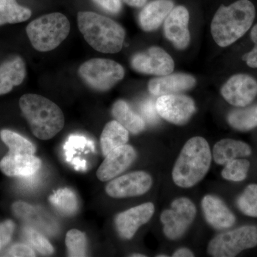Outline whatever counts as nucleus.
<instances>
[{"label":"nucleus","instance_id":"f257e3e1","mask_svg":"<svg viewBox=\"0 0 257 257\" xmlns=\"http://www.w3.org/2000/svg\"><path fill=\"white\" fill-rule=\"evenodd\" d=\"M256 16L254 6L249 0H238L229 6H221L211 24V32L221 47L229 46L251 28Z\"/></svg>","mask_w":257,"mask_h":257},{"label":"nucleus","instance_id":"f03ea898","mask_svg":"<svg viewBox=\"0 0 257 257\" xmlns=\"http://www.w3.org/2000/svg\"><path fill=\"white\" fill-rule=\"evenodd\" d=\"M211 153L207 140L194 137L186 143L176 161L172 179L182 188L194 187L204 179L210 168Z\"/></svg>","mask_w":257,"mask_h":257},{"label":"nucleus","instance_id":"7ed1b4c3","mask_svg":"<svg viewBox=\"0 0 257 257\" xmlns=\"http://www.w3.org/2000/svg\"><path fill=\"white\" fill-rule=\"evenodd\" d=\"M20 106L37 138L48 140L60 133L64 126L62 109L46 97L26 94L20 99Z\"/></svg>","mask_w":257,"mask_h":257},{"label":"nucleus","instance_id":"20e7f679","mask_svg":"<svg viewBox=\"0 0 257 257\" xmlns=\"http://www.w3.org/2000/svg\"><path fill=\"white\" fill-rule=\"evenodd\" d=\"M77 23L87 43L102 53H117L122 49L124 28L114 20L92 12H79Z\"/></svg>","mask_w":257,"mask_h":257},{"label":"nucleus","instance_id":"39448f33","mask_svg":"<svg viewBox=\"0 0 257 257\" xmlns=\"http://www.w3.org/2000/svg\"><path fill=\"white\" fill-rule=\"evenodd\" d=\"M70 23L62 13H51L33 20L27 27L32 46L39 52L55 50L68 37Z\"/></svg>","mask_w":257,"mask_h":257},{"label":"nucleus","instance_id":"423d86ee","mask_svg":"<svg viewBox=\"0 0 257 257\" xmlns=\"http://www.w3.org/2000/svg\"><path fill=\"white\" fill-rule=\"evenodd\" d=\"M257 246V227L243 226L221 233L208 245L207 253L214 257H233Z\"/></svg>","mask_w":257,"mask_h":257},{"label":"nucleus","instance_id":"0eeeda50","mask_svg":"<svg viewBox=\"0 0 257 257\" xmlns=\"http://www.w3.org/2000/svg\"><path fill=\"white\" fill-rule=\"evenodd\" d=\"M121 64L107 59H92L83 63L79 74L84 82L98 91H107L124 77Z\"/></svg>","mask_w":257,"mask_h":257},{"label":"nucleus","instance_id":"6e6552de","mask_svg":"<svg viewBox=\"0 0 257 257\" xmlns=\"http://www.w3.org/2000/svg\"><path fill=\"white\" fill-rule=\"evenodd\" d=\"M197 209L194 203L186 197L176 199L171 208L162 213L160 220L164 225L165 236L176 240L183 236L195 219Z\"/></svg>","mask_w":257,"mask_h":257},{"label":"nucleus","instance_id":"1a4fd4ad","mask_svg":"<svg viewBox=\"0 0 257 257\" xmlns=\"http://www.w3.org/2000/svg\"><path fill=\"white\" fill-rule=\"evenodd\" d=\"M157 112L161 117L177 125L186 124L196 110L192 98L183 94H165L160 96L156 103Z\"/></svg>","mask_w":257,"mask_h":257},{"label":"nucleus","instance_id":"9d476101","mask_svg":"<svg viewBox=\"0 0 257 257\" xmlns=\"http://www.w3.org/2000/svg\"><path fill=\"white\" fill-rule=\"evenodd\" d=\"M132 67L142 74L165 76L172 73L175 69V62L163 49L158 47L151 48L134 55Z\"/></svg>","mask_w":257,"mask_h":257},{"label":"nucleus","instance_id":"9b49d317","mask_svg":"<svg viewBox=\"0 0 257 257\" xmlns=\"http://www.w3.org/2000/svg\"><path fill=\"white\" fill-rule=\"evenodd\" d=\"M152 182L150 174L138 171L111 181L106 185V192L109 197L116 199L138 197L148 192Z\"/></svg>","mask_w":257,"mask_h":257},{"label":"nucleus","instance_id":"f8f14e48","mask_svg":"<svg viewBox=\"0 0 257 257\" xmlns=\"http://www.w3.org/2000/svg\"><path fill=\"white\" fill-rule=\"evenodd\" d=\"M221 94L231 105L244 107L257 96V81L248 74H235L221 87Z\"/></svg>","mask_w":257,"mask_h":257},{"label":"nucleus","instance_id":"ddd939ff","mask_svg":"<svg viewBox=\"0 0 257 257\" xmlns=\"http://www.w3.org/2000/svg\"><path fill=\"white\" fill-rule=\"evenodd\" d=\"M155 210V205L147 202L118 214L114 223L120 236L125 239H132L139 228L151 219Z\"/></svg>","mask_w":257,"mask_h":257},{"label":"nucleus","instance_id":"4468645a","mask_svg":"<svg viewBox=\"0 0 257 257\" xmlns=\"http://www.w3.org/2000/svg\"><path fill=\"white\" fill-rule=\"evenodd\" d=\"M189 22V13L184 6L173 8L165 20L164 33L166 38L178 50H184L189 46L190 42Z\"/></svg>","mask_w":257,"mask_h":257},{"label":"nucleus","instance_id":"2eb2a0df","mask_svg":"<svg viewBox=\"0 0 257 257\" xmlns=\"http://www.w3.org/2000/svg\"><path fill=\"white\" fill-rule=\"evenodd\" d=\"M136 158L137 152L131 145L118 147L106 155L96 172V177L101 182L111 180L127 170Z\"/></svg>","mask_w":257,"mask_h":257},{"label":"nucleus","instance_id":"dca6fc26","mask_svg":"<svg viewBox=\"0 0 257 257\" xmlns=\"http://www.w3.org/2000/svg\"><path fill=\"white\" fill-rule=\"evenodd\" d=\"M196 79L190 74H169L152 79L148 84V89L155 96L177 94L185 92L194 87Z\"/></svg>","mask_w":257,"mask_h":257},{"label":"nucleus","instance_id":"f3484780","mask_svg":"<svg viewBox=\"0 0 257 257\" xmlns=\"http://www.w3.org/2000/svg\"><path fill=\"white\" fill-rule=\"evenodd\" d=\"M202 207L206 221L216 229L231 227L236 221L234 214L220 198L206 195L202 201Z\"/></svg>","mask_w":257,"mask_h":257},{"label":"nucleus","instance_id":"a211bd4d","mask_svg":"<svg viewBox=\"0 0 257 257\" xmlns=\"http://www.w3.org/2000/svg\"><path fill=\"white\" fill-rule=\"evenodd\" d=\"M42 161L34 155H15L8 152L0 161V170L9 177H30L36 173Z\"/></svg>","mask_w":257,"mask_h":257},{"label":"nucleus","instance_id":"6ab92c4d","mask_svg":"<svg viewBox=\"0 0 257 257\" xmlns=\"http://www.w3.org/2000/svg\"><path fill=\"white\" fill-rule=\"evenodd\" d=\"M174 8L172 0H154L145 6L139 16L140 27L145 32L157 30Z\"/></svg>","mask_w":257,"mask_h":257},{"label":"nucleus","instance_id":"aec40b11","mask_svg":"<svg viewBox=\"0 0 257 257\" xmlns=\"http://www.w3.org/2000/svg\"><path fill=\"white\" fill-rule=\"evenodd\" d=\"M251 154V147L247 144L239 140L224 139L218 142L213 149L214 162L219 165L239 158L248 157Z\"/></svg>","mask_w":257,"mask_h":257},{"label":"nucleus","instance_id":"412c9836","mask_svg":"<svg viewBox=\"0 0 257 257\" xmlns=\"http://www.w3.org/2000/svg\"><path fill=\"white\" fill-rule=\"evenodd\" d=\"M26 67L23 59L16 57L0 66V95L8 94L15 86L23 83Z\"/></svg>","mask_w":257,"mask_h":257},{"label":"nucleus","instance_id":"4be33fe9","mask_svg":"<svg viewBox=\"0 0 257 257\" xmlns=\"http://www.w3.org/2000/svg\"><path fill=\"white\" fill-rule=\"evenodd\" d=\"M128 140V130L116 120L109 121L104 126L101 135V148L103 155L106 157L115 149L126 145Z\"/></svg>","mask_w":257,"mask_h":257},{"label":"nucleus","instance_id":"5701e85b","mask_svg":"<svg viewBox=\"0 0 257 257\" xmlns=\"http://www.w3.org/2000/svg\"><path fill=\"white\" fill-rule=\"evenodd\" d=\"M113 116L120 124L130 133L139 134L145 128V121L141 116L135 113L124 100L114 103L111 109Z\"/></svg>","mask_w":257,"mask_h":257},{"label":"nucleus","instance_id":"b1692460","mask_svg":"<svg viewBox=\"0 0 257 257\" xmlns=\"http://www.w3.org/2000/svg\"><path fill=\"white\" fill-rule=\"evenodd\" d=\"M31 15V10L18 5L15 0H0V25L23 23Z\"/></svg>","mask_w":257,"mask_h":257},{"label":"nucleus","instance_id":"393cba45","mask_svg":"<svg viewBox=\"0 0 257 257\" xmlns=\"http://www.w3.org/2000/svg\"><path fill=\"white\" fill-rule=\"evenodd\" d=\"M227 120L231 127L239 131L253 130L257 126V104L231 111L228 114Z\"/></svg>","mask_w":257,"mask_h":257},{"label":"nucleus","instance_id":"a878e982","mask_svg":"<svg viewBox=\"0 0 257 257\" xmlns=\"http://www.w3.org/2000/svg\"><path fill=\"white\" fill-rule=\"evenodd\" d=\"M2 140L10 149V153L15 155H35V145L19 134L3 130L0 133Z\"/></svg>","mask_w":257,"mask_h":257},{"label":"nucleus","instance_id":"bb28decb","mask_svg":"<svg viewBox=\"0 0 257 257\" xmlns=\"http://www.w3.org/2000/svg\"><path fill=\"white\" fill-rule=\"evenodd\" d=\"M66 246L69 256H85L87 253V238L85 234L77 229L69 230L66 235Z\"/></svg>","mask_w":257,"mask_h":257},{"label":"nucleus","instance_id":"cd10ccee","mask_svg":"<svg viewBox=\"0 0 257 257\" xmlns=\"http://www.w3.org/2000/svg\"><path fill=\"white\" fill-rule=\"evenodd\" d=\"M250 162L247 160L235 159L225 165L221 176L226 180L241 182L247 177Z\"/></svg>","mask_w":257,"mask_h":257},{"label":"nucleus","instance_id":"c85d7f7f","mask_svg":"<svg viewBox=\"0 0 257 257\" xmlns=\"http://www.w3.org/2000/svg\"><path fill=\"white\" fill-rule=\"evenodd\" d=\"M50 201L57 209L68 215L77 209V198L69 189H60L50 197Z\"/></svg>","mask_w":257,"mask_h":257},{"label":"nucleus","instance_id":"c756f323","mask_svg":"<svg viewBox=\"0 0 257 257\" xmlns=\"http://www.w3.org/2000/svg\"><path fill=\"white\" fill-rule=\"evenodd\" d=\"M239 210L245 215L257 217V184H250L237 199Z\"/></svg>","mask_w":257,"mask_h":257},{"label":"nucleus","instance_id":"7c9ffc66","mask_svg":"<svg viewBox=\"0 0 257 257\" xmlns=\"http://www.w3.org/2000/svg\"><path fill=\"white\" fill-rule=\"evenodd\" d=\"M25 233L27 239L39 252L44 255H51L54 253L55 249L50 241L36 230L28 227L25 229Z\"/></svg>","mask_w":257,"mask_h":257},{"label":"nucleus","instance_id":"2f4dec72","mask_svg":"<svg viewBox=\"0 0 257 257\" xmlns=\"http://www.w3.org/2000/svg\"><path fill=\"white\" fill-rule=\"evenodd\" d=\"M140 111L144 119L146 120L147 122L151 124H155L158 122L159 114L157 111L155 103L152 99H149L144 101L140 106Z\"/></svg>","mask_w":257,"mask_h":257},{"label":"nucleus","instance_id":"473e14b6","mask_svg":"<svg viewBox=\"0 0 257 257\" xmlns=\"http://www.w3.org/2000/svg\"><path fill=\"white\" fill-rule=\"evenodd\" d=\"M15 228L14 222L11 220L5 221L0 224V250L10 242Z\"/></svg>","mask_w":257,"mask_h":257},{"label":"nucleus","instance_id":"72a5a7b5","mask_svg":"<svg viewBox=\"0 0 257 257\" xmlns=\"http://www.w3.org/2000/svg\"><path fill=\"white\" fill-rule=\"evenodd\" d=\"M251 39L254 44L252 50L243 55V60L251 68H257V25L253 27L251 31Z\"/></svg>","mask_w":257,"mask_h":257},{"label":"nucleus","instance_id":"f704fd0d","mask_svg":"<svg viewBox=\"0 0 257 257\" xmlns=\"http://www.w3.org/2000/svg\"><path fill=\"white\" fill-rule=\"evenodd\" d=\"M13 211L18 217L28 220L35 212V208L27 203L17 202L13 205Z\"/></svg>","mask_w":257,"mask_h":257},{"label":"nucleus","instance_id":"c9c22d12","mask_svg":"<svg viewBox=\"0 0 257 257\" xmlns=\"http://www.w3.org/2000/svg\"><path fill=\"white\" fill-rule=\"evenodd\" d=\"M6 256L15 257L35 256V251L30 246L24 243H18L8 250Z\"/></svg>","mask_w":257,"mask_h":257},{"label":"nucleus","instance_id":"e433bc0d","mask_svg":"<svg viewBox=\"0 0 257 257\" xmlns=\"http://www.w3.org/2000/svg\"><path fill=\"white\" fill-rule=\"evenodd\" d=\"M93 1L98 6L111 14H117L121 11V0H93Z\"/></svg>","mask_w":257,"mask_h":257},{"label":"nucleus","instance_id":"4c0bfd02","mask_svg":"<svg viewBox=\"0 0 257 257\" xmlns=\"http://www.w3.org/2000/svg\"><path fill=\"white\" fill-rule=\"evenodd\" d=\"M173 257H193L194 253L187 248H181L177 250L172 255Z\"/></svg>","mask_w":257,"mask_h":257},{"label":"nucleus","instance_id":"58836bf2","mask_svg":"<svg viewBox=\"0 0 257 257\" xmlns=\"http://www.w3.org/2000/svg\"><path fill=\"white\" fill-rule=\"evenodd\" d=\"M122 1L133 8H142L146 4L147 0H122Z\"/></svg>","mask_w":257,"mask_h":257},{"label":"nucleus","instance_id":"ea45409f","mask_svg":"<svg viewBox=\"0 0 257 257\" xmlns=\"http://www.w3.org/2000/svg\"><path fill=\"white\" fill-rule=\"evenodd\" d=\"M131 256L133 257H145L146 256L145 255L141 254V253H134V254H132Z\"/></svg>","mask_w":257,"mask_h":257},{"label":"nucleus","instance_id":"a19ab883","mask_svg":"<svg viewBox=\"0 0 257 257\" xmlns=\"http://www.w3.org/2000/svg\"><path fill=\"white\" fill-rule=\"evenodd\" d=\"M162 256H164V257H167V255H158V256H157V257H162Z\"/></svg>","mask_w":257,"mask_h":257}]
</instances>
